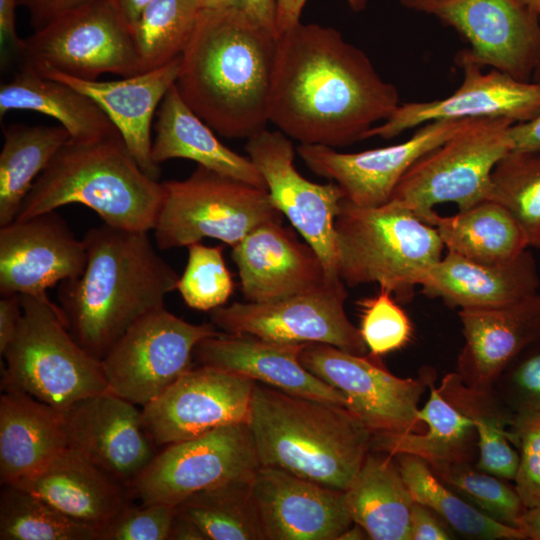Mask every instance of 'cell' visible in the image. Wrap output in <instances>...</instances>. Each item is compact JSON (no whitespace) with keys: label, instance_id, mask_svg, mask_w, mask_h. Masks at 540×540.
Listing matches in <instances>:
<instances>
[{"label":"cell","instance_id":"1","mask_svg":"<svg viewBox=\"0 0 540 540\" xmlns=\"http://www.w3.org/2000/svg\"><path fill=\"white\" fill-rule=\"evenodd\" d=\"M399 105L396 86L337 29L300 22L278 35L268 117L289 138L347 147Z\"/></svg>","mask_w":540,"mask_h":540},{"label":"cell","instance_id":"2","mask_svg":"<svg viewBox=\"0 0 540 540\" xmlns=\"http://www.w3.org/2000/svg\"><path fill=\"white\" fill-rule=\"evenodd\" d=\"M277 36L241 7L204 9L175 87L214 131L248 139L266 128Z\"/></svg>","mask_w":540,"mask_h":540},{"label":"cell","instance_id":"3","mask_svg":"<svg viewBox=\"0 0 540 540\" xmlns=\"http://www.w3.org/2000/svg\"><path fill=\"white\" fill-rule=\"evenodd\" d=\"M83 241L85 269L59 284L58 307L75 340L102 360L133 323L164 307L179 276L158 255L148 232L103 223L89 229Z\"/></svg>","mask_w":540,"mask_h":540},{"label":"cell","instance_id":"4","mask_svg":"<svg viewBox=\"0 0 540 540\" xmlns=\"http://www.w3.org/2000/svg\"><path fill=\"white\" fill-rule=\"evenodd\" d=\"M249 427L261 466L344 491L371 451L372 433L347 408L255 382Z\"/></svg>","mask_w":540,"mask_h":540},{"label":"cell","instance_id":"5","mask_svg":"<svg viewBox=\"0 0 540 540\" xmlns=\"http://www.w3.org/2000/svg\"><path fill=\"white\" fill-rule=\"evenodd\" d=\"M162 197V182L142 170L119 133L83 142L69 139L37 177L15 220L76 203L92 209L106 225L149 232Z\"/></svg>","mask_w":540,"mask_h":540},{"label":"cell","instance_id":"6","mask_svg":"<svg viewBox=\"0 0 540 540\" xmlns=\"http://www.w3.org/2000/svg\"><path fill=\"white\" fill-rule=\"evenodd\" d=\"M334 227L344 284L377 283L398 302L410 301L443 257L445 246L436 228L392 200L362 207L344 198Z\"/></svg>","mask_w":540,"mask_h":540},{"label":"cell","instance_id":"7","mask_svg":"<svg viewBox=\"0 0 540 540\" xmlns=\"http://www.w3.org/2000/svg\"><path fill=\"white\" fill-rule=\"evenodd\" d=\"M20 298L19 329L2 355V390L23 391L59 410L108 391L101 360L75 340L58 305L49 298Z\"/></svg>","mask_w":540,"mask_h":540},{"label":"cell","instance_id":"8","mask_svg":"<svg viewBox=\"0 0 540 540\" xmlns=\"http://www.w3.org/2000/svg\"><path fill=\"white\" fill-rule=\"evenodd\" d=\"M163 197L153 227L160 250L188 247L212 238L234 247L267 222H281L266 189L197 165L183 180L162 182Z\"/></svg>","mask_w":540,"mask_h":540},{"label":"cell","instance_id":"9","mask_svg":"<svg viewBox=\"0 0 540 540\" xmlns=\"http://www.w3.org/2000/svg\"><path fill=\"white\" fill-rule=\"evenodd\" d=\"M506 118H476L420 158L401 178L390 200L427 222L434 207L454 203L466 210L492 198V172L513 149Z\"/></svg>","mask_w":540,"mask_h":540},{"label":"cell","instance_id":"10","mask_svg":"<svg viewBox=\"0 0 540 540\" xmlns=\"http://www.w3.org/2000/svg\"><path fill=\"white\" fill-rule=\"evenodd\" d=\"M22 68L41 76L61 73L97 80L104 73L144 72L131 27L111 0L65 13L22 39Z\"/></svg>","mask_w":540,"mask_h":540},{"label":"cell","instance_id":"11","mask_svg":"<svg viewBox=\"0 0 540 540\" xmlns=\"http://www.w3.org/2000/svg\"><path fill=\"white\" fill-rule=\"evenodd\" d=\"M300 362L311 373L337 389L347 408L372 434L420 432L419 403L435 373L422 368L417 378L389 372L379 358L357 355L324 343H306Z\"/></svg>","mask_w":540,"mask_h":540},{"label":"cell","instance_id":"12","mask_svg":"<svg viewBox=\"0 0 540 540\" xmlns=\"http://www.w3.org/2000/svg\"><path fill=\"white\" fill-rule=\"evenodd\" d=\"M220 332L213 323H189L165 306L147 313L101 360L108 391L145 406L192 367L199 342Z\"/></svg>","mask_w":540,"mask_h":540},{"label":"cell","instance_id":"13","mask_svg":"<svg viewBox=\"0 0 540 540\" xmlns=\"http://www.w3.org/2000/svg\"><path fill=\"white\" fill-rule=\"evenodd\" d=\"M247 423L164 446L129 486L140 503L177 506L203 490L254 475L260 467Z\"/></svg>","mask_w":540,"mask_h":540},{"label":"cell","instance_id":"14","mask_svg":"<svg viewBox=\"0 0 540 540\" xmlns=\"http://www.w3.org/2000/svg\"><path fill=\"white\" fill-rule=\"evenodd\" d=\"M455 30L480 67L530 82L540 71V22L522 0H400Z\"/></svg>","mask_w":540,"mask_h":540},{"label":"cell","instance_id":"15","mask_svg":"<svg viewBox=\"0 0 540 540\" xmlns=\"http://www.w3.org/2000/svg\"><path fill=\"white\" fill-rule=\"evenodd\" d=\"M348 293L342 280L283 299L234 302L211 311L217 329L282 343H324L366 355L360 330L345 312Z\"/></svg>","mask_w":540,"mask_h":540},{"label":"cell","instance_id":"16","mask_svg":"<svg viewBox=\"0 0 540 540\" xmlns=\"http://www.w3.org/2000/svg\"><path fill=\"white\" fill-rule=\"evenodd\" d=\"M245 151L265 180L274 206L320 256L328 279H341L334 227L344 199L340 187L303 177L294 165L291 138L280 130L259 131L247 139Z\"/></svg>","mask_w":540,"mask_h":540},{"label":"cell","instance_id":"17","mask_svg":"<svg viewBox=\"0 0 540 540\" xmlns=\"http://www.w3.org/2000/svg\"><path fill=\"white\" fill-rule=\"evenodd\" d=\"M255 381L209 365L191 367L142 408L157 447L226 425L247 423Z\"/></svg>","mask_w":540,"mask_h":540},{"label":"cell","instance_id":"18","mask_svg":"<svg viewBox=\"0 0 540 540\" xmlns=\"http://www.w3.org/2000/svg\"><path fill=\"white\" fill-rule=\"evenodd\" d=\"M476 118L443 119L425 123L406 141L356 153L323 145L300 144L297 154L317 176L336 183L344 198L362 207L387 203L404 174Z\"/></svg>","mask_w":540,"mask_h":540},{"label":"cell","instance_id":"19","mask_svg":"<svg viewBox=\"0 0 540 540\" xmlns=\"http://www.w3.org/2000/svg\"><path fill=\"white\" fill-rule=\"evenodd\" d=\"M454 61L462 70L463 79L453 93L431 101L400 103L387 120L364 135V140L392 139L443 119L506 118L517 124L540 116V81H520L497 69L484 73L466 48L456 54Z\"/></svg>","mask_w":540,"mask_h":540},{"label":"cell","instance_id":"20","mask_svg":"<svg viewBox=\"0 0 540 540\" xmlns=\"http://www.w3.org/2000/svg\"><path fill=\"white\" fill-rule=\"evenodd\" d=\"M436 374L428 380V398L419 409L420 432L372 434L371 451L392 456L412 455L425 461L434 472L474 465L477 459V433L473 416L490 405L495 396L467 386L456 372L443 377L435 386Z\"/></svg>","mask_w":540,"mask_h":540},{"label":"cell","instance_id":"21","mask_svg":"<svg viewBox=\"0 0 540 540\" xmlns=\"http://www.w3.org/2000/svg\"><path fill=\"white\" fill-rule=\"evenodd\" d=\"M68 448L129 487L157 454L142 408L105 391L62 410Z\"/></svg>","mask_w":540,"mask_h":540},{"label":"cell","instance_id":"22","mask_svg":"<svg viewBox=\"0 0 540 540\" xmlns=\"http://www.w3.org/2000/svg\"><path fill=\"white\" fill-rule=\"evenodd\" d=\"M87 251L55 211L0 227V293L49 298L47 290L79 277Z\"/></svg>","mask_w":540,"mask_h":540},{"label":"cell","instance_id":"23","mask_svg":"<svg viewBox=\"0 0 540 540\" xmlns=\"http://www.w3.org/2000/svg\"><path fill=\"white\" fill-rule=\"evenodd\" d=\"M251 494L265 540H337L352 523L342 490L260 466Z\"/></svg>","mask_w":540,"mask_h":540},{"label":"cell","instance_id":"24","mask_svg":"<svg viewBox=\"0 0 540 540\" xmlns=\"http://www.w3.org/2000/svg\"><path fill=\"white\" fill-rule=\"evenodd\" d=\"M231 256L247 302H271L337 281L328 279L314 248L281 222L256 227L232 247Z\"/></svg>","mask_w":540,"mask_h":540},{"label":"cell","instance_id":"25","mask_svg":"<svg viewBox=\"0 0 540 540\" xmlns=\"http://www.w3.org/2000/svg\"><path fill=\"white\" fill-rule=\"evenodd\" d=\"M464 345L456 373L469 387L491 391L503 370L540 337V291L516 303L461 309Z\"/></svg>","mask_w":540,"mask_h":540},{"label":"cell","instance_id":"26","mask_svg":"<svg viewBox=\"0 0 540 540\" xmlns=\"http://www.w3.org/2000/svg\"><path fill=\"white\" fill-rule=\"evenodd\" d=\"M303 346L221 331L199 342L194 358L200 365L231 371L292 395L345 407L342 393L302 365Z\"/></svg>","mask_w":540,"mask_h":540},{"label":"cell","instance_id":"27","mask_svg":"<svg viewBox=\"0 0 540 540\" xmlns=\"http://www.w3.org/2000/svg\"><path fill=\"white\" fill-rule=\"evenodd\" d=\"M179 63L180 57L116 81L83 80L61 73L43 77L65 83L92 98L117 128L142 170L158 180L160 169L152 159L151 125L164 96L175 84Z\"/></svg>","mask_w":540,"mask_h":540},{"label":"cell","instance_id":"28","mask_svg":"<svg viewBox=\"0 0 540 540\" xmlns=\"http://www.w3.org/2000/svg\"><path fill=\"white\" fill-rule=\"evenodd\" d=\"M451 308L481 309L516 303L539 292L537 262L527 249L505 263L485 264L447 251L421 286Z\"/></svg>","mask_w":540,"mask_h":540},{"label":"cell","instance_id":"29","mask_svg":"<svg viewBox=\"0 0 540 540\" xmlns=\"http://www.w3.org/2000/svg\"><path fill=\"white\" fill-rule=\"evenodd\" d=\"M98 533L128 504L129 487L67 448L38 472L14 484Z\"/></svg>","mask_w":540,"mask_h":540},{"label":"cell","instance_id":"30","mask_svg":"<svg viewBox=\"0 0 540 540\" xmlns=\"http://www.w3.org/2000/svg\"><path fill=\"white\" fill-rule=\"evenodd\" d=\"M2 391L0 482L7 485L38 472L68 443L62 410L20 390Z\"/></svg>","mask_w":540,"mask_h":540},{"label":"cell","instance_id":"31","mask_svg":"<svg viewBox=\"0 0 540 540\" xmlns=\"http://www.w3.org/2000/svg\"><path fill=\"white\" fill-rule=\"evenodd\" d=\"M152 142L155 164L175 158L189 159L222 175L266 189V182L250 160L225 146L182 99L175 84L156 112Z\"/></svg>","mask_w":540,"mask_h":540},{"label":"cell","instance_id":"32","mask_svg":"<svg viewBox=\"0 0 540 540\" xmlns=\"http://www.w3.org/2000/svg\"><path fill=\"white\" fill-rule=\"evenodd\" d=\"M354 523L372 540H409L414 499L396 458L370 451L359 472L343 491Z\"/></svg>","mask_w":540,"mask_h":540},{"label":"cell","instance_id":"33","mask_svg":"<svg viewBox=\"0 0 540 540\" xmlns=\"http://www.w3.org/2000/svg\"><path fill=\"white\" fill-rule=\"evenodd\" d=\"M10 110H32L50 116L73 141H91L119 133L92 98L24 68L0 87L1 117Z\"/></svg>","mask_w":540,"mask_h":540},{"label":"cell","instance_id":"34","mask_svg":"<svg viewBox=\"0 0 540 540\" xmlns=\"http://www.w3.org/2000/svg\"><path fill=\"white\" fill-rule=\"evenodd\" d=\"M428 223L436 228L447 251L479 263L509 262L530 247L517 220L494 200L450 216L436 212Z\"/></svg>","mask_w":540,"mask_h":540},{"label":"cell","instance_id":"35","mask_svg":"<svg viewBox=\"0 0 540 540\" xmlns=\"http://www.w3.org/2000/svg\"><path fill=\"white\" fill-rule=\"evenodd\" d=\"M0 153V227L15 220L37 177L70 139L62 126L12 124Z\"/></svg>","mask_w":540,"mask_h":540},{"label":"cell","instance_id":"36","mask_svg":"<svg viewBox=\"0 0 540 540\" xmlns=\"http://www.w3.org/2000/svg\"><path fill=\"white\" fill-rule=\"evenodd\" d=\"M394 457L414 501L428 507L456 534L468 539L527 540L519 528L494 520L464 499L422 459Z\"/></svg>","mask_w":540,"mask_h":540},{"label":"cell","instance_id":"37","mask_svg":"<svg viewBox=\"0 0 540 540\" xmlns=\"http://www.w3.org/2000/svg\"><path fill=\"white\" fill-rule=\"evenodd\" d=\"M252 477L195 493L176 506V513L196 524L207 540H265L251 494Z\"/></svg>","mask_w":540,"mask_h":540},{"label":"cell","instance_id":"38","mask_svg":"<svg viewBox=\"0 0 540 540\" xmlns=\"http://www.w3.org/2000/svg\"><path fill=\"white\" fill-rule=\"evenodd\" d=\"M205 9L204 0H152L130 26L144 71L181 56Z\"/></svg>","mask_w":540,"mask_h":540},{"label":"cell","instance_id":"39","mask_svg":"<svg viewBox=\"0 0 540 540\" xmlns=\"http://www.w3.org/2000/svg\"><path fill=\"white\" fill-rule=\"evenodd\" d=\"M1 540H99L98 531L18 486L2 485Z\"/></svg>","mask_w":540,"mask_h":540},{"label":"cell","instance_id":"40","mask_svg":"<svg viewBox=\"0 0 540 540\" xmlns=\"http://www.w3.org/2000/svg\"><path fill=\"white\" fill-rule=\"evenodd\" d=\"M517 220L530 247L540 249V152L509 151L492 172V198Z\"/></svg>","mask_w":540,"mask_h":540},{"label":"cell","instance_id":"41","mask_svg":"<svg viewBox=\"0 0 540 540\" xmlns=\"http://www.w3.org/2000/svg\"><path fill=\"white\" fill-rule=\"evenodd\" d=\"M434 473L486 515L518 528L526 507L508 480L480 471L472 464L452 466Z\"/></svg>","mask_w":540,"mask_h":540},{"label":"cell","instance_id":"42","mask_svg":"<svg viewBox=\"0 0 540 540\" xmlns=\"http://www.w3.org/2000/svg\"><path fill=\"white\" fill-rule=\"evenodd\" d=\"M187 248V264L176 288L183 301L199 311H212L224 306L234 290L233 279L223 257L224 247L197 242Z\"/></svg>","mask_w":540,"mask_h":540},{"label":"cell","instance_id":"43","mask_svg":"<svg viewBox=\"0 0 540 540\" xmlns=\"http://www.w3.org/2000/svg\"><path fill=\"white\" fill-rule=\"evenodd\" d=\"M360 333L368 354L380 358L407 346L414 335L413 324L393 294L383 288L358 301Z\"/></svg>","mask_w":540,"mask_h":540},{"label":"cell","instance_id":"44","mask_svg":"<svg viewBox=\"0 0 540 540\" xmlns=\"http://www.w3.org/2000/svg\"><path fill=\"white\" fill-rule=\"evenodd\" d=\"M492 391L514 416L540 413V337L503 370Z\"/></svg>","mask_w":540,"mask_h":540},{"label":"cell","instance_id":"45","mask_svg":"<svg viewBox=\"0 0 540 540\" xmlns=\"http://www.w3.org/2000/svg\"><path fill=\"white\" fill-rule=\"evenodd\" d=\"M176 506L128 504L99 532V540H169Z\"/></svg>","mask_w":540,"mask_h":540},{"label":"cell","instance_id":"46","mask_svg":"<svg viewBox=\"0 0 540 540\" xmlns=\"http://www.w3.org/2000/svg\"><path fill=\"white\" fill-rule=\"evenodd\" d=\"M519 465L515 489L526 508L540 505V413L515 415Z\"/></svg>","mask_w":540,"mask_h":540},{"label":"cell","instance_id":"47","mask_svg":"<svg viewBox=\"0 0 540 540\" xmlns=\"http://www.w3.org/2000/svg\"><path fill=\"white\" fill-rule=\"evenodd\" d=\"M453 531L428 507L414 502L410 516L409 540H450Z\"/></svg>","mask_w":540,"mask_h":540},{"label":"cell","instance_id":"48","mask_svg":"<svg viewBox=\"0 0 540 540\" xmlns=\"http://www.w3.org/2000/svg\"><path fill=\"white\" fill-rule=\"evenodd\" d=\"M96 0H18L30 15L31 24L37 30L57 17L90 4Z\"/></svg>","mask_w":540,"mask_h":540},{"label":"cell","instance_id":"49","mask_svg":"<svg viewBox=\"0 0 540 540\" xmlns=\"http://www.w3.org/2000/svg\"><path fill=\"white\" fill-rule=\"evenodd\" d=\"M19 294L1 295L0 299V354L3 355L14 340L22 319Z\"/></svg>","mask_w":540,"mask_h":540},{"label":"cell","instance_id":"50","mask_svg":"<svg viewBox=\"0 0 540 540\" xmlns=\"http://www.w3.org/2000/svg\"><path fill=\"white\" fill-rule=\"evenodd\" d=\"M355 12L362 11L367 0H346ZM307 0H275V18L277 34L301 22V15Z\"/></svg>","mask_w":540,"mask_h":540},{"label":"cell","instance_id":"51","mask_svg":"<svg viewBox=\"0 0 540 540\" xmlns=\"http://www.w3.org/2000/svg\"><path fill=\"white\" fill-rule=\"evenodd\" d=\"M535 79L540 81V71ZM511 137L512 150L540 152V116L528 122L513 124Z\"/></svg>","mask_w":540,"mask_h":540},{"label":"cell","instance_id":"52","mask_svg":"<svg viewBox=\"0 0 540 540\" xmlns=\"http://www.w3.org/2000/svg\"><path fill=\"white\" fill-rule=\"evenodd\" d=\"M239 6L254 20L278 37L275 0H240Z\"/></svg>","mask_w":540,"mask_h":540},{"label":"cell","instance_id":"53","mask_svg":"<svg viewBox=\"0 0 540 540\" xmlns=\"http://www.w3.org/2000/svg\"><path fill=\"white\" fill-rule=\"evenodd\" d=\"M18 0H0V38L1 43H9L19 50L22 39L17 36L15 27V8Z\"/></svg>","mask_w":540,"mask_h":540},{"label":"cell","instance_id":"54","mask_svg":"<svg viewBox=\"0 0 540 540\" xmlns=\"http://www.w3.org/2000/svg\"><path fill=\"white\" fill-rule=\"evenodd\" d=\"M169 540H207V538L196 524L176 513Z\"/></svg>","mask_w":540,"mask_h":540},{"label":"cell","instance_id":"55","mask_svg":"<svg viewBox=\"0 0 540 540\" xmlns=\"http://www.w3.org/2000/svg\"><path fill=\"white\" fill-rule=\"evenodd\" d=\"M518 528L527 540H540V505L525 509L519 519Z\"/></svg>","mask_w":540,"mask_h":540},{"label":"cell","instance_id":"56","mask_svg":"<svg viewBox=\"0 0 540 540\" xmlns=\"http://www.w3.org/2000/svg\"><path fill=\"white\" fill-rule=\"evenodd\" d=\"M131 26L152 0H111Z\"/></svg>","mask_w":540,"mask_h":540},{"label":"cell","instance_id":"57","mask_svg":"<svg viewBox=\"0 0 540 540\" xmlns=\"http://www.w3.org/2000/svg\"><path fill=\"white\" fill-rule=\"evenodd\" d=\"M369 539V536L364 528L357 523H352L347 529H345L338 537L337 540H364Z\"/></svg>","mask_w":540,"mask_h":540},{"label":"cell","instance_id":"58","mask_svg":"<svg viewBox=\"0 0 540 540\" xmlns=\"http://www.w3.org/2000/svg\"><path fill=\"white\" fill-rule=\"evenodd\" d=\"M204 5L206 9H223L239 6L240 0H204Z\"/></svg>","mask_w":540,"mask_h":540},{"label":"cell","instance_id":"59","mask_svg":"<svg viewBox=\"0 0 540 540\" xmlns=\"http://www.w3.org/2000/svg\"><path fill=\"white\" fill-rule=\"evenodd\" d=\"M538 17L540 22V0H522Z\"/></svg>","mask_w":540,"mask_h":540}]
</instances>
